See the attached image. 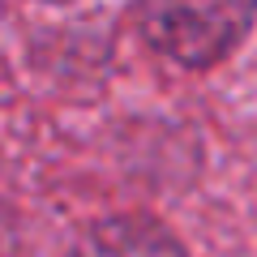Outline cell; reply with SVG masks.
I'll list each match as a JSON object with an SVG mask.
<instances>
[{
  "mask_svg": "<svg viewBox=\"0 0 257 257\" xmlns=\"http://www.w3.org/2000/svg\"><path fill=\"white\" fill-rule=\"evenodd\" d=\"M257 0H142V26L184 64H210L244 39Z\"/></svg>",
  "mask_w": 257,
  "mask_h": 257,
  "instance_id": "obj_1",
  "label": "cell"
},
{
  "mask_svg": "<svg viewBox=\"0 0 257 257\" xmlns=\"http://www.w3.org/2000/svg\"><path fill=\"white\" fill-rule=\"evenodd\" d=\"M73 257H184L167 231H159L155 223L142 219H111L99 223L82 244L73 248Z\"/></svg>",
  "mask_w": 257,
  "mask_h": 257,
  "instance_id": "obj_2",
  "label": "cell"
}]
</instances>
